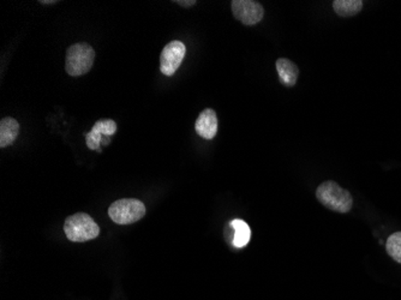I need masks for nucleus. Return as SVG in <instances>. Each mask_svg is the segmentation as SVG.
<instances>
[{
  "label": "nucleus",
  "mask_w": 401,
  "mask_h": 300,
  "mask_svg": "<svg viewBox=\"0 0 401 300\" xmlns=\"http://www.w3.org/2000/svg\"><path fill=\"white\" fill-rule=\"evenodd\" d=\"M316 199L322 206L335 213L345 214L352 209L353 199L347 190L335 181H325L316 190Z\"/></svg>",
  "instance_id": "obj_1"
},
{
  "label": "nucleus",
  "mask_w": 401,
  "mask_h": 300,
  "mask_svg": "<svg viewBox=\"0 0 401 300\" xmlns=\"http://www.w3.org/2000/svg\"><path fill=\"white\" fill-rule=\"evenodd\" d=\"M275 68H277L280 82L284 86H296L297 79H298V75H299V69L293 61L286 59V58H279L275 61Z\"/></svg>",
  "instance_id": "obj_8"
},
{
  "label": "nucleus",
  "mask_w": 401,
  "mask_h": 300,
  "mask_svg": "<svg viewBox=\"0 0 401 300\" xmlns=\"http://www.w3.org/2000/svg\"><path fill=\"white\" fill-rule=\"evenodd\" d=\"M93 128L96 129L104 137H105V136L111 137V136L114 135L117 132L116 121H113V120L111 119L99 120V121L95 123Z\"/></svg>",
  "instance_id": "obj_13"
},
{
  "label": "nucleus",
  "mask_w": 401,
  "mask_h": 300,
  "mask_svg": "<svg viewBox=\"0 0 401 300\" xmlns=\"http://www.w3.org/2000/svg\"><path fill=\"white\" fill-rule=\"evenodd\" d=\"M387 254L395 261L401 263V232L393 233L387 240Z\"/></svg>",
  "instance_id": "obj_12"
},
{
  "label": "nucleus",
  "mask_w": 401,
  "mask_h": 300,
  "mask_svg": "<svg viewBox=\"0 0 401 300\" xmlns=\"http://www.w3.org/2000/svg\"><path fill=\"white\" fill-rule=\"evenodd\" d=\"M173 3L179 4L180 6H184V8H190V6H194V5L196 4L195 0H192V1H187V0H174Z\"/></svg>",
  "instance_id": "obj_14"
},
{
  "label": "nucleus",
  "mask_w": 401,
  "mask_h": 300,
  "mask_svg": "<svg viewBox=\"0 0 401 300\" xmlns=\"http://www.w3.org/2000/svg\"><path fill=\"white\" fill-rule=\"evenodd\" d=\"M95 52L91 46L86 42L75 44L69 47L66 52L65 70L72 77L86 75L94 65Z\"/></svg>",
  "instance_id": "obj_2"
},
{
  "label": "nucleus",
  "mask_w": 401,
  "mask_h": 300,
  "mask_svg": "<svg viewBox=\"0 0 401 300\" xmlns=\"http://www.w3.org/2000/svg\"><path fill=\"white\" fill-rule=\"evenodd\" d=\"M231 227L234 231L233 245L236 248H244L245 245L248 244L250 236H252V231H250L248 224L243 220L237 219V220H233L231 222Z\"/></svg>",
  "instance_id": "obj_11"
},
{
  "label": "nucleus",
  "mask_w": 401,
  "mask_h": 300,
  "mask_svg": "<svg viewBox=\"0 0 401 300\" xmlns=\"http://www.w3.org/2000/svg\"><path fill=\"white\" fill-rule=\"evenodd\" d=\"M218 116L212 109H206L196 119L195 130L199 137L213 139L218 134Z\"/></svg>",
  "instance_id": "obj_7"
},
{
  "label": "nucleus",
  "mask_w": 401,
  "mask_h": 300,
  "mask_svg": "<svg viewBox=\"0 0 401 300\" xmlns=\"http://www.w3.org/2000/svg\"><path fill=\"white\" fill-rule=\"evenodd\" d=\"M335 14L340 17H352L363 9L362 0H335L333 1Z\"/></svg>",
  "instance_id": "obj_10"
},
{
  "label": "nucleus",
  "mask_w": 401,
  "mask_h": 300,
  "mask_svg": "<svg viewBox=\"0 0 401 300\" xmlns=\"http://www.w3.org/2000/svg\"><path fill=\"white\" fill-rule=\"evenodd\" d=\"M19 134V124L11 116L4 118L0 121V146L6 148L15 142Z\"/></svg>",
  "instance_id": "obj_9"
},
{
  "label": "nucleus",
  "mask_w": 401,
  "mask_h": 300,
  "mask_svg": "<svg viewBox=\"0 0 401 300\" xmlns=\"http://www.w3.org/2000/svg\"><path fill=\"white\" fill-rule=\"evenodd\" d=\"M109 215L118 225H130L146 215V206L139 199H119L109 206Z\"/></svg>",
  "instance_id": "obj_4"
},
{
  "label": "nucleus",
  "mask_w": 401,
  "mask_h": 300,
  "mask_svg": "<svg viewBox=\"0 0 401 300\" xmlns=\"http://www.w3.org/2000/svg\"><path fill=\"white\" fill-rule=\"evenodd\" d=\"M64 232L69 240L84 243L95 239L100 233L98 224L86 213H77L65 220Z\"/></svg>",
  "instance_id": "obj_3"
},
{
  "label": "nucleus",
  "mask_w": 401,
  "mask_h": 300,
  "mask_svg": "<svg viewBox=\"0 0 401 300\" xmlns=\"http://www.w3.org/2000/svg\"><path fill=\"white\" fill-rule=\"evenodd\" d=\"M187 49L183 42L171 41L160 54V71L165 76H173L183 63Z\"/></svg>",
  "instance_id": "obj_6"
},
{
  "label": "nucleus",
  "mask_w": 401,
  "mask_h": 300,
  "mask_svg": "<svg viewBox=\"0 0 401 300\" xmlns=\"http://www.w3.org/2000/svg\"><path fill=\"white\" fill-rule=\"evenodd\" d=\"M233 16L245 26H255L264 16V9L254 0H233L231 3Z\"/></svg>",
  "instance_id": "obj_5"
},
{
  "label": "nucleus",
  "mask_w": 401,
  "mask_h": 300,
  "mask_svg": "<svg viewBox=\"0 0 401 300\" xmlns=\"http://www.w3.org/2000/svg\"><path fill=\"white\" fill-rule=\"evenodd\" d=\"M56 0H52V1H46V0H41V1H40V4H56Z\"/></svg>",
  "instance_id": "obj_15"
}]
</instances>
